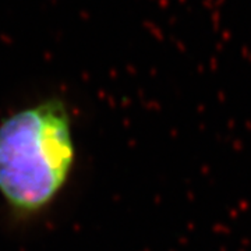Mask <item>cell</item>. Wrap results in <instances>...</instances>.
Masks as SVG:
<instances>
[{
    "label": "cell",
    "instance_id": "1",
    "mask_svg": "<svg viewBox=\"0 0 251 251\" xmlns=\"http://www.w3.org/2000/svg\"><path fill=\"white\" fill-rule=\"evenodd\" d=\"M73 161L70 119L57 99L20 110L0 126V193L17 212L34 214L50 204Z\"/></svg>",
    "mask_w": 251,
    "mask_h": 251
}]
</instances>
